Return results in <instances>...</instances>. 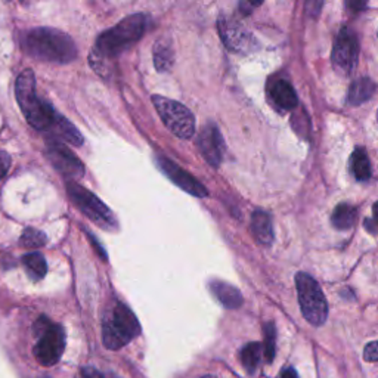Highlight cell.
Masks as SVG:
<instances>
[{
  "instance_id": "44dd1931",
  "label": "cell",
  "mask_w": 378,
  "mask_h": 378,
  "mask_svg": "<svg viewBox=\"0 0 378 378\" xmlns=\"http://www.w3.org/2000/svg\"><path fill=\"white\" fill-rule=\"evenodd\" d=\"M356 220V208L350 204H340L335 207L331 216V222L334 228H337L340 231L350 229L355 225Z\"/></svg>"
},
{
  "instance_id": "ffe728a7",
  "label": "cell",
  "mask_w": 378,
  "mask_h": 378,
  "mask_svg": "<svg viewBox=\"0 0 378 378\" xmlns=\"http://www.w3.org/2000/svg\"><path fill=\"white\" fill-rule=\"evenodd\" d=\"M350 170L358 180H368L371 177V164L368 154L363 148H356L350 157Z\"/></svg>"
},
{
  "instance_id": "9c48e42d",
  "label": "cell",
  "mask_w": 378,
  "mask_h": 378,
  "mask_svg": "<svg viewBox=\"0 0 378 378\" xmlns=\"http://www.w3.org/2000/svg\"><path fill=\"white\" fill-rule=\"evenodd\" d=\"M358 53H359V45H358V39L355 33L352 30H349L347 27H343L337 39H335L334 41V49H332V57H331L334 65L344 74H350L356 67Z\"/></svg>"
},
{
  "instance_id": "ba28073f",
  "label": "cell",
  "mask_w": 378,
  "mask_h": 378,
  "mask_svg": "<svg viewBox=\"0 0 378 378\" xmlns=\"http://www.w3.org/2000/svg\"><path fill=\"white\" fill-rule=\"evenodd\" d=\"M67 192L69 198L73 200L77 208H80L85 216H88L96 225L105 229H113L117 225V220L113 212L96 197L92 192L77 185L76 182H67Z\"/></svg>"
},
{
  "instance_id": "836d02e7",
  "label": "cell",
  "mask_w": 378,
  "mask_h": 378,
  "mask_svg": "<svg viewBox=\"0 0 378 378\" xmlns=\"http://www.w3.org/2000/svg\"><path fill=\"white\" fill-rule=\"evenodd\" d=\"M111 378H117V377H111Z\"/></svg>"
},
{
  "instance_id": "1f68e13d",
  "label": "cell",
  "mask_w": 378,
  "mask_h": 378,
  "mask_svg": "<svg viewBox=\"0 0 378 378\" xmlns=\"http://www.w3.org/2000/svg\"><path fill=\"white\" fill-rule=\"evenodd\" d=\"M349 6H353V9H356V8H363V6H365V4H353V5H349Z\"/></svg>"
},
{
  "instance_id": "603a6c76",
  "label": "cell",
  "mask_w": 378,
  "mask_h": 378,
  "mask_svg": "<svg viewBox=\"0 0 378 378\" xmlns=\"http://www.w3.org/2000/svg\"><path fill=\"white\" fill-rule=\"evenodd\" d=\"M22 263L25 266L27 272H29V275L33 278V279H41L45 275H46V271H48V264H46V260L45 257L41 256L40 253H30V255H25L22 257Z\"/></svg>"
},
{
  "instance_id": "e0dca14e",
  "label": "cell",
  "mask_w": 378,
  "mask_h": 378,
  "mask_svg": "<svg viewBox=\"0 0 378 378\" xmlns=\"http://www.w3.org/2000/svg\"><path fill=\"white\" fill-rule=\"evenodd\" d=\"M49 132H52L53 136L62 139L64 142H68L74 147H80L83 144V136L77 130L76 126L69 120H67L65 117H62L61 114L57 116V120H55Z\"/></svg>"
},
{
  "instance_id": "d4e9b609",
  "label": "cell",
  "mask_w": 378,
  "mask_h": 378,
  "mask_svg": "<svg viewBox=\"0 0 378 378\" xmlns=\"http://www.w3.org/2000/svg\"><path fill=\"white\" fill-rule=\"evenodd\" d=\"M46 235L33 228L25 229L21 235V244L27 248H40L46 244Z\"/></svg>"
},
{
  "instance_id": "2e32d148",
  "label": "cell",
  "mask_w": 378,
  "mask_h": 378,
  "mask_svg": "<svg viewBox=\"0 0 378 378\" xmlns=\"http://www.w3.org/2000/svg\"><path fill=\"white\" fill-rule=\"evenodd\" d=\"M251 231H253L256 240L263 245H271L274 241V228L271 216L257 210L251 216Z\"/></svg>"
},
{
  "instance_id": "e575fe53",
  "label": "cell",
  "mask_w": 378,
  "mask_h": 378,
  "mask_svg": "<svg viewBox=\"0 0 378 378\" xmlns=\"http://www.w3.org/2000/svg\"><path fill=\"white\" fill-rule=\"evenodd\" d=\"M377 119H378V113H377Z\"/></svg>"
},
{
  "instance_id": "d6a6232c",
  "label": "cell",
  "mask_w": 378,
  "mask_h": 378,
  "mask_svg": "<svg viewBox=\"0 0 378 378\" xmlns=\"http://www.w3.org/2000/svg\"><path fill=\"white\" fill-rule=\"evenodd\" d=\"M204 378H215V377H204Z\"/></svg>"
},
{
  "instance_id": "4dcf8cb0",
  "label": "cell",
  "mask_w": 378,
  "mask_h": 378,
  "mask_svg": "<svg viewBox=\"0 0 378 378\" xmlns=\"http://www.w3.org/2000/svg\"><path fill=\"white\" fill-rule=\"evenodd\" d=\"M256 6H259V4H241L240 5V8H241V11L244 13H250V11L253 9V8H256Z\"/></svg>"
},
{
  "instance_id": "f1b7e54d",
  "label": "cell",
  "mask_w": 378,
  "mask_h": 378,
  "mask_svg": "<svg viewBox=\"0 0 378 378\" xmlns=\"http://www.w3.org/2000/svg\"><path fill=\"white\" fill-rule=\"evenodd\" d=\"M9 166H11L9 154H6L4 151H0V179H2L8 173Z\"/></svg>"
},
{
  "instance_id": "9a60e30c",
  "label": "cell",
  "mask_w": 378,
  "mask_h": 378,
  "mask_svg": "<svg viewBox=\"0 0 378 378\" xmlns=\"http://www.w3.org/2000/svg\"><path fill=\"white\" fill-rule=\"evenodd\" d=\"M210 290H212L216 299L223 306L228 307V309H236V307H240L243 304L241 292L228 283L217 281V279H215V281L210 283Z\"/></svg>"
},
{
  "instance_id": "7a4b0ae2",
  "label": "cell",
  "mask_w": 378,
  "mask_h": 378,
  "mask_svg": "<svg viewBox=\"0 0 378 378\" xmlns=\"http://www.w3.org/2000/svg\"><path fill=\"white\" fill-rule=\"evenodd\" d=\"M15 93L27 121L37 130L49 132L55 120H57L58 113L36 95V77L32 69H24L18 76L15 83Z\"/></svg>"
},
{
  "instance_id": "ac0fdd59",
  "label": "cell",
  "mask_w": 378,
  "mask_h": 378,
  "mask_svg": "<svg viewBox=\"0 0 378 378\" xmlns=\"http://www.w3.org/2000/svg\"><path fill=\"white\" fill-rule=\"evenodd\" d=\"M374 90H375V85L372 83V80L365 79V77L355 80L349 89V96H347L349 104H352L355 107L363 104L372 96Z\"/></svg>"
},
{
  "instance_id": "52a82bcc",
  "label": "cell",
  "mask_w": 378,
  "mask_h": 378,
  "mask_svg": "<svg viewBox=\"0 0 378 378\" xmlns=\"http://www.w3.org/2000/svg\"><path fill=\"white\" fill-rule=\"evenodd\" d=\"M152 102L156 105L166 128L180 139H191L195 133V117L191 111L177 101L169 100L160 95L152 96Z\"/></svg>"
},
{
  "instance_id": "5b68a950",
  "label": "cell",
  "mask_w": 378,
  "mask_h": 378,
  "mask_svg": "<svg viewBox=\"0 0 378 378\" xmlns=\"http://www.w3.org/2000/svg\"><path fill=\"white\" fill-rule=\"evenodd\" d=\"M34 334L39 337L33 350L37 362L43 367L55 365L61 359L65 349L62 327L52 324L48 318L41 316L34 324Z\"/></svg>"
},
{
  "instance_id": "277c9868",
  "label": "cell",
  "mask_w": 378,
  "mask_h": 378,
  "mask_svg": "<svg viewBox=\"0 0 378 378\" xmlns=\"http://www.w3.org/2000/svg\"><path fill=\"white\" fill-rule=\"evenodd\" d=\"M141 332V325L128 306L117 303L104 319L102 340L107 349L119 350Z\"/></svg>"
},
{
  "instance_id": "3957f363",
  "label": "cell",
  "mask_w": 378,
  "mask_h": 378,
  "mask_svg": "<svg viewBox=\"0 0 378 378\" xmlns=\"http://www.w3.org/2000/svg\"><path fill=\"white\" fill-rule=\"evenodd\" d=\"M145 30L147 17L144 13H135L97 37L93 53L100 58H116L126 49L133 46L144 36Z\"/></svg>"
},
{
  "instance_id": "d6986e66",
  "label": "cell",
  "mask_w": 378,
  "mask_h": 378,
  "mask_svg": "<svg viewBox=\"0 0 378 378\" xmlns=\"http://www.w3.org/2000/svg\"><path fill=\"white\" fill-rule=\"evenodd\" d=\"M173 58L175 55L170 41L157 40L156 45H154V65H156L157 72H169L173 65Z\"/></svg>"
},
{
  "instance_id": "5bb4252c",
  "label": "cell",
  "mask_w": 378,
  "mask_h": 378,
  "mask_svg": "<svg viewBox=\"0 0 378 378\" xmlns=\"http://www.w3.org/2000/svg\"><path fill=\"white\" fill-rule=\"evenodd\" d=\"M271 97L276 107L287 109V111L294 109L299 104L296 92H294L290 83L284 81V80H279V81L274 83L272 88H271Z\"/></svg>"
},
{
  "instance_id": "8992f818",
  "label": "cell",
  "mask_w": 378,
  "mask_h": 378,
  "mask_svg": "<svg viewBox=\"0 0 378 378\" xmlns=\"http://www.w3.org/2000/svg\"><path fill=\"white\" fill-rule=\"evenodd\" d=\"M296 287L304 319L315 327L324 324L328 316V304L319 284L311 275L299 272L296 275Z\"/></svg>"
},
{
  "instance_id": "7c38bea8",
  "label": "cell",
  "mask_w": 378,
  "mask_h": 378,
  "mask_svg": "<svg viewBox=\"0 0 378 378\" xmlns=\"http://www.w3.org/2000/svg\"><path fill=\"white\" fill-rule=\"evenodd\" d=\"M219 33L229 50L234 52H248L255 46V39L251 36L241 24L231 18H220L219 20Z\"/></svg>"
},
{
  "instance_id": "8fae6325",
  "label": "cell",
  "mask_w": 378,
  "mask_h": 378,
  "mask_svg": "<svg viewBox=\"0 0 378 378\" xmlns=\"http://www.w3.org/2000/svg\"><path fill=\"white\" fill-rule=\"evenodd\" d=\"M158 167L164 172V175L169 177L175 185H177L180 189H184L185 192L194 195V197L198 198H204L208 195V191L205 189V187L195 179L194 176H191L188 172H185L184 169H180V167L173 163L172 160L166 158V157H160L157 160Z\"/></svg>"
},
{
  "instance_id": "cb8c5ba5",
  "label": "cell",
  "mask_w": 378,
  "mask_h": 378,
  "mask_svg": "<svg viewBox=\"0 0 378 378\" xmlns=\"http://www.w3.org/2000/svg\"><path fill=\"white\" fill-rule=\"evenodd\" d=\"M264 342H263V353L266 358V362H272L275 359V349H276V328L274 322H268L263 327Z\"/></svg>"
},
{
  "instance_id": "4fadbf2b",
  "label": "cell",
  "mask_w": 378,
  "mask_h": 378,
  "mask_svg": "<svg viewBox=\"0 0 378 378\" xmlns=\"http://www.w3.org/2000/svg\"><path fill=\"white\" fill-rule=\"evenodd\" d=\"M198 148L210 166L213 167L220 166L223 158V151H225V144H223L222 135L213 123L207 124L201 130L198 137Z\"/></svg>"
},
{
  "instance_id": "6da1fadb",
  "label": "cell",
  "mask_w": 378,
  "mask_h": 378,
  "mask_svg": "<svg viewBox=\"0 0 378 378\" xmlns=\"http://www.w3.org/2000/svg\"><path fill=\"white\" fill-rule=\"evenodd\" d=\"M24 50L40 61L67 64L77 58V48L68 34L41 27L25 34L22 39Z\"/></svg>"
},
{
  "instance_id": "7402d4cb",
  "label": "cell",
  "mask_w": 378,
  "mask_h": 378,
  "mask_svg": "<svg viewBox=\"0 0 378 378\" xmlns=\"http://www.w3.org/2000/svg\"><path fill=\"white\" fill-rule=\"evenodd\" d=\"M263 352V346L260 343H248L241 350L243 367L248 374H255L260 365V358Z\"/></svg>"
},
{
  "instance_id": "83f0119b",
  "label": "cell",
  "mask_w": 378,
  "mask_h": 378,
  "mask_svg": "<svg viewBox=\"0 0 378 378\" xmlns=\"http://www.w3.org/2000/svg\"><path fill=\"white\" fill-rule=\"evenodd\" d=\"M76 378H104L102 374L93 367H83Z\"/></svg>"
},
{
  "instance_id": "f546056e",
  "label": "cell",
  "mask_w": 378,
  "mask_h": 378,
  "mask_svg": "<svg viewBox=\"0 0 378 378\" xmlns=\"http://www.w3.org/2000/svg\"><path fill=\"white\" fill-rule=\"evenodd\" d=\"M279 378H299V374H297L296 370L290 367V368L283 370V372H281V375H279Z\"/></svg>"
},
{
  "instance_id": "30bf717a",
  "label": "cell",
  "mask_w": 378,
  "mask_h": 378,
  "mask_svg": "<svg viewBox=\"0 0 378 378\" xmlns=\"http://www.w3.org/2000/svg\"><path fill=\"white\" fill-rule=\"evenodd\" d=\"M46 157L62 176L79 179L85 175V166L64 144L52 141L46 147Z\"/></svg>"
},
{
  "instance_id": "484cf974",
  "label": "cell",
  "mask_w": 378,
  "mask_h": 378,
  "mask_svg": "<svg viewBox=\"0 0 378 378\" xmlns=\"http://www.w3.org/2000/svg\"><path fill=\"white\" fill-rule=\"evenodd\" d=\"M363 225L370 234H378V201L372 207V217L363 222Z\"/></svg>"
},
{
  "instance_id": "4316f807",
  "label": "cell",
  "mask_w": 378,
  "mask_h": 378,
  "mask_svg": "<svg viewBox=\"0 0 378 378\" xmlns=\"http://www.w3.org/2000/svg\"><path fill=\"white\" fill-rule=\"evenodd\" d=\"M363 358L368 362H378V342H372L365 346L363 350Z\"/></svg>"
}]
</instances>
